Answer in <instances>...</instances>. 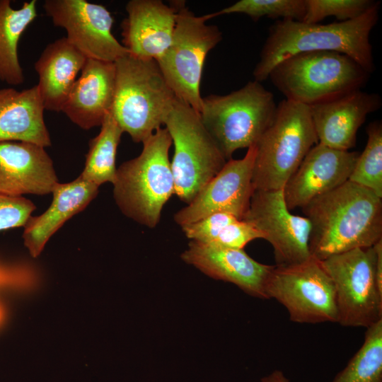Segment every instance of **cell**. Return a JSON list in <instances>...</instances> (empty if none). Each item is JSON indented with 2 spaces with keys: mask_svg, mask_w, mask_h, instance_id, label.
<instances>
[{
  "mask_svg": "<svg viewBox=\"0 0 382 382\" xmlns=\"http://www.w3.org/2000/svg\"><path fill=\"white\" fill-rule=\"evenodd\" d=\"M302 209L311 224V255L320 261L382 239V198L349 180Z\"/></svg>",
  "mask_w": 382,
  "mask_h": 382,
  "instance_id": "6da1fadb",
  "label": "cell"
},
{
  "mask_svg": "<svg viewBox=\"0 0 382 382\" xmlns=\"http://www.w3.org/2000/svg\"><path fill=\"white\" fill-rule=\"evenodd\" d=\"M380 1L359 17L328 24L278 20L271 25L253 74L262 82L281 61L294 54L331 51L348 55L368 72L375 70L370 33L379 17Z\"/></svg>",
  "mask_w": 382,
  "mask_h": 382,
  "instance_id": "7a4b0ae2",
  "label": "cell"
},
{
  "mask_svg": "<svg viewBox=\"0 0 382 382\" xmlns=\"http://www.w3.org/2000/svg\"><path fill=\"white\" fill-rule=\"evenodd\" d=\"M142 144L138 156L117 168L113 197L126 216L154 228L164 205L175 194L169 160L172 139L167 129L161 127Z\"/></svg>",
  "mask_w": 382,
  "mask_h": 382,
  "instance_id": "3957f363",
  "label": "cell"
},
{
  "mask_svg": "<svg viewBox=\"0 0 382 382\" xmlns=\"http://www.w3.org/2000/svg\"><path fill=\"white\" fill-rule=\"evenodd\" d=\"M114 64L115 89L110 112L123 132L143 143L164 125L177 98L156 60L129 53Z\"/></svg>",
  "mask_w": 382,
  "mask_h": 382,
  "instance_id": "277c9868",
  "label": "cell"
},
{
  "mask_svg": "<svg viewBox=\"0 0 382 382\" xmlns=\"http://www.w3.org/2000/svg\"><path fill=\"white\" fill-rule=\"evenodd\" d=\"M370 74L347 54L313 51L281 61L268 79L285 99L311 106L361 90Z\"/></svg>",
  "mask_w": 382,
  "mask_h": 382,
  "instance_id": "5b68a950",
  "label": "cell"
},
{
  "mask_svg": "<svg viewBox=\"0 0 382 382\" xmlns=\"http://www.w3.org/2000/svg\"><path fill=\"white\" fill-rule=\"evenodd\" d=\"M318 143L308 105L282 100L255 144L254 190H282L311 149Z\"/></svg>",
  "mask_w": 382,
  "mask_h": 382,
  "instance_id": "8992f818",
  "label": "cell"
},
{
  "mask_svg": "<svg viewBox=\"0 0 382 382\" xmlns=\"http://www.w3.org/2000/svg\"><path fill=\"white\" fill-rule=\"evenodd\" d=\"M277 106L272 93L253 80L228 94L202 98L199 115L228 161L236 151L257 142Z\"/></svg>",
  "mask_w": 382,
  "mask_h": 382,
  "instance_id": "52a82bcc",
  "label": "cell"
},
{
  "mask_svg": "<svg viewBox=\"0 0 382 382\" xmlns=\"http://www.w3.org/2000/svg\"><path fill=\"white\" fill-rule=\"evenodd\" d=\"M163 125L174 145L170 166L175 195L187 204L221 170L227 160L204 126L199 113L178 98Z\"/></svg>",
  "mask_w": 382,
  "mask_h": 382,
  "instance_id": "ba28073f",
  "label": "cell"
},
{
  "mask_svg": "<svg viewBox=\"0 0 382 382\" xmlns=\"http://www.w3.org/2000/svg\"><path fill=\"white\" fill-rule=\"evenodd\" d=\"M171 43L156 62L175 97L199 113L204 61L221 42L222 33L216 25L207 24L204 15L197 16L184 2L178 1Z\"/></svg>",
  "mask_w": 382,
  "mask_h": 382,
  "instance_id": "9c48e42d",
  "label": "cell"
},
{
  "mask_svg": "<svg viewBox=\"0 0 382 382\" xmlns=\"http://www.w3.org/2000/svg\"><path fill=\"white\" fill-rule=\"evenodd\" d=\"M376 260L373 245L320 261L335 287L340 325L367 328L382 320V286L377 279Z\"/></svg>",
  "mask_w": 382,
  "mask_h": 382,
  "instance_id": "30bf717a",
  "label": "cell"
},
{
  "mask_svg": "<svg viewBox=\"0 0 382 382\" xmlns=\"http://www.w3.org/2000/svg\"><path fill=\"white\" fill-rule=\"evenodd\" d=\"M267 296L284 306L293 322H337L333 283L320 261L312 256L297 264L274 265Z\"/></svg>",
  "mask_w": 382,
  "mask_h": 382,
  "instance_id": "8fae6325",
  "label": "cell"
},
{
  "mask_svg": "<svg viewBox=\"0 0 382 382\" xmlns=\"http://www.w3.org/2000/svg\"><path fill=\"white\" fill-rule=\"evenodd\" d=\"M242 220L255 227L271 244L276 265L297 264L311 257V224L306 216L291 213L283 189L254 190Z\"/></svg>",
  "mask_w": 382,
  "mask_h": 382,
  "instance_id": "7c38bea8",
  "label": "cell"
},
{
  "mask_svg": "<svg viewBox=\"0 0 382 382\" xmlns=\"http://www.w3.org/2000/svg\"><path fill=\"white\" fill-rule=\"evenodd\" d=\"M46 14L88 59L115 62L129 54L112 33L113 18L103 5L85 0H46Z\"/></svg>",
  "mask_w": 382,
  "mask_h": 382,
  "instance_id": "4fadbf2b",
  "label": "cell"
},
{
  "mask_svg": "<svg viewBox=\"0 0 382 382\" xmlns=\"http://www.w3.org/2000/svg\"><path fill=\"white\" fill-rule=\"evenodd\" d=\"M255 154L254 144L248 148L243 158L228 160L192 202L174 214L175 222L182 227L215 213H227L242 219L254 192Z\"/></svg>",
  "mask_w": 382,
  "mask_h": 382,
  "instance_id": "5bb4252c",
  "label": "cell"
},
{
  "mask_svg": "<svg viewBox=\"0 0 382 382\" xmlns=\"http://www.w3.org/2000/svg\"><path fill=\"white\" fill-rule=\"evenodd\" d=\"M359 154L319 143L313 146L283 188L288 209H302L313 199L347 182Z\"/></svg>",
  "mask_w": 382,
  "mask_h": 382,
  "instance_id": "9a60e30c",
  "label": "cell"
},
{
  "mask_svg": "<svg viewBox=\"0 0 382 382\" xmlns=\"http://www.w3.org/2000/svg\"><path fill=\"white\" fill-rule=\"evenodd\" d=\"M181 258L207 276L231 282L247 294L263 299L274 265L253 259L243 249H234L192 241Z\"/></svg>",
  "mask_w": 382,
  "mask_h": 382,
  "instance_id": "2e32d148",
  "label": "cell"
},
{
  "mask_svg": "<svg viewBox=\"0 0 382 382\" xmlns=\"http://www.w3.org/2000/svg\"><path fill=\"white\" fill-rule=\"evenodd\" d=\"M382 105L381 96L361 90L309 107L318 143L349 151L355 146L358 129L366 116Z\"/></svg>",
  "mask_w": 382,
  "mask_h": 382,
  "instance_id": "e0dca14e",
  "label": "cell"
},
{
  "mask_svg": "<svg viewBox=\"0 0 382 382\" xmlns=\"http://www.w3.org/2000/svg\"><path fill=\"white\" fill-rule=\"evenodd\" d=\"M58 179L45 148L29 142H0V195L19 197L52 192Z\"/></svg>",
  "mask_w": 382,
  "mask_h": 382,
  "instance_id": "ac0fdd59",
  "label": "cell"
},
{
  "mask_svg": "<svg viewBox=\"0 0 382 382\" xmlns=\"http://www.w3.org/2000/svg\"><path fill=\"white\" fill-rule=\"evenodd\" d=\"M125 9L122 45L134 57L157 61L171 43L177 3L168 6L160 0H131Z\"/></svg>",
  "mask_w": 382,
  "mask_h": 382,
  "instance_id": "d6986e66",
  "label": "cell"
},
{
  "mask_svg": "<svg viewBox=\"0 0 382 382\" xmlns=\"http://www.w3.org/2000/svg\"><path fill=\"white\" fill-rule=\"evenodd\" d=\"M115 89L114 62L87 59L61 112L83 129L100 127L110 112Z\"/></svg>",
  "mask_w": 382,
  "mask_h": 382,
  "instance_id": "ffe728a7",
  "label": "cell"
},
{
  "mask_svg": "<svg viewBox=\"0 0 382 382\" xmlns=\"http://www.w3.org/2000/svg\"><path fill=\"white\" fill-rule=\"evenodd\" d=\"M98 187L80 175L70 183L55 184L51 205L42 214L30 216L23 226L24 245L32 257L39 256L50 237L89 204L98 195Z\"/></svg>",
  "mask_w": 382,
  "mask_h": 382,
  "instance_id": "44dd1931",
  "label": "cell"
},
{
  "mask_svg": "<svg viewBox=\"0 0 382 382\" xmlns=\"http://www.w3.org/2000/svg\"><path fill=\"white\" fill-rule=\"evenodd\" d=\"M45 108L37 85L17 91L0 89V142L23 141L51 146Z\"/></svg>",
  "mask_w": 382,
  "mask_h": 382,
  "instance_id": "7402d4cb",
  "label": "cell"
},
{
  "mask_svg": "<svg viewBox=\"0 0 382 382\" xmlns=\"http://www.w3.org/2000/svg\"><path fill=\"white\" fill-rule=\"evenodd\" d=\"M87 59L66 37L45 47L34 65L45 110L61 112Z\"/></svg>",
  "mask_w": 382,
  "mask_h": 382,
  "instance_id": "603a6c76",
  "label": "cell"
},
{
  "mask_svg": "<svg viewBox=\"0 0 382 382\" xmlns=\"http://www.w3.org/2000/svg\"><path fill=\"white\" fill-rule=\"evenodd\" d=\"M37 16V1L14 8L10 0H0V81L11 86L24 82L18 45L23 33Z\"/></svg>",
  "mask_w": 382,
  "mask_h": 382,
  "instance_id": "cb8c5ba5",
  "label": "cell"
},
{
  "mask_svg": "<svg viewBox=\"0 0 382 382\" xmlns=\"http://www.w3.org/2000/svg\"><path fill=\"white\" fill-rule=\"evenodd\" d=\"M123 131L109 112L98 134L89 141L84 168L80 176L99 187L105 183L113 184L117 147Z\"/></svg>",
  "mask_w": 382,
  "mask_h": 382,
  "instance_id": "d4e9b609",
  "label": "cell"
},
{
  "mask_svg": "<svg viewBox=\"0 0 382 382\" xmlns=\"http://www.w3.org/2000/svg\"><path fill=\"white\" fill-rule=\"evenodd\" d=\"M331 382H382V320L366 328L363 344Z\"/></svg>",
  "mask_w": 382,
  "mask_h": 382,
  "instance_id": "484cf974",
  "label": "cell"
},
{
  "mask_svg": "<svg viewBox=\"0 0 382 382\" xmlns=\"http://www.w3.org/2000/svg\"><path fill=\"white\" fill-rule=\"evenodd\" d=\"M367 142L359 154L349 181L363 186L382 198V122L374 121L366 127Z\"/></svg>",
  "mask_w": 382,
  "mask_h": 382,
  "instance_id": "4316f807",
  "label": "cell"
},
{
  "mask_svg": "<svg viewBox=\"0 0 382 382\" xmlns=\"http://www.w3.org/2000/svg\"><path fill=\"white\" fill-rule=\"evenodd\" d=\"M306 8V0H240L219 11L206 14L204 16L208 21L221 15L242 13L253 21L267 17L302 21Z\"/></svg>",
  "mask_w": 382,
  "mask_h": 382,
  "instance_id": "83f0119b",
  "label": "cell"
},
{
  "mask_svg": "<svg viewBox=\"0 0 382 382\" xmlns=\"http://www.w3.org/2000/svg\"><path fill=\"white\" fill-rule=\"evenodd\" d=\"M306 13L302 22L318 23L334 16L340 22L357 18L366 13L376 1L374 0H306Z\"/></svg>",
  "mask_w": 382,
  "mask_h": 382,
  "instance_id": "f1b7e54d",
  "label": "cell"
},
{
  "mask_svg": "<svg viewBox=\"0 0 382 382\" xmlns=\"http://www.w3.org/2000/svg\"><path fill=\"white\" fill-rule=\"evenodd\" d=\"M237 219L230 214L215 213L182 226L181 228L190 241L210 244L224 227Z\"/></svg>",
  "mask_w": 382,
  "mask_h": 382,
  "instance_id": "f546056e",
  "label": "cell"
},
{
  "mask_svg": "<svg viewBox=\"0 0 382 382\" xmlns=\"http://www.w3.org/2000/svg\"><path fill=\"white\" fill-rule=\"evenodd\" d=\"M35 205L23 197L0 195V231L24 226Z\"/></svg>",
  "mask_w": 382,
  "mask_h": 382,
  "instance_id": "4dcf8cb0",
  "label": "cell"
},
{
  "mask_svg": "<svg viewBox=\"0 0 382 382\" xmlns=\"http://www.w3.org/2000/svg\"><path fill=\"white\" fill-rule=\"evenodd\" d=\"M263 238V236L250 223L237 219L224 227L211 245L220 247L243 249L250 241Z\"/></svg>",
  "mask_w": 382,
  "mask_h": 382,
  "instance_id": "1f68e13d",
  "label": "cell"
},
{
  "mask_svg": "<svg viewBox=\"0 0 382 382\" xmlns=\"http://www.w3.org/2000/svg\"><path fill=\"white\" fill-rule=\"evenodd\" d=\"M260 382H290L284 374L280 370H274L262 377Z\"/></svg>",
  "mask_w": 382,
  "mask_h": 382,
  "instance_id": "d6a6232c",
  "label": "cell"
}]
</instances>
